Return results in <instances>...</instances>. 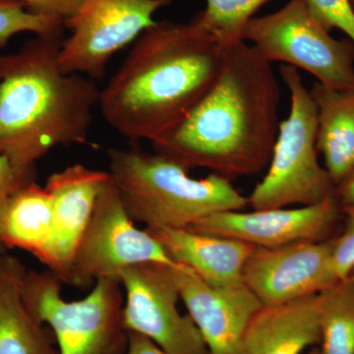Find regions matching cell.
I'll list each match as a JSON object with an SVG mask.
<instances>
[{
	"label": "cell",
	"instance_id": "obj_26",
	"mask_svg": "<svg viewBox=\"0 0 354 354\" xmlns=\"http://www.w3.org/2000/svg\"><path fill=\"white\" fill-rule=\"evenodd\" d=\"M32 12L57 16L64 21L76 13L82 0H19Z\"/></svg>",
	"mask_w": 354,
	"mask_h": 354
},
{
	"label": "cell",
	"instance_id": "obj_7",
	"mask_svg": "<svg viewBox=\"0 0 354 354\" xmlns=\"http://www.w3.org/2000/svg\"><path fill=\"white\" fill-rule=\"evenodd\" d=\"M244 41L268 62L308 72L326 88H354V43L337 39L307 0H290L274 12L249 21Z\"/></svg>",
	"mask_w": 354,
	"mask_h": 354
},
{
	"label": "cell",
	"instance_id": "obj_20",
	"mask_svg": "<svg viewBox=\"0 0 354 354\" xmlns=\"http://www.w3.org/2000/svg\"><path fill=\"white\" fill-rule=\"evenodd\" d=\"M320 297L321 354H354V281L341 279Z\"/></svg>",
	"mask_w": 354,
	"mask_h": 354
},
{
	"label": "cell",
	"instance_id": "obj_30",
	"mask_svg": "<svg viewBox=\"0 0 354 354\" xmlns=\"http://www.w3.org/2000/svg\"><path fill=\"white\" fill-rule=\"evenodd\" d=\"M348 277L354 281V268L353 269V271H351V274H349Z\"/></svg>",
	"mask_w": 354,
	"mask_h": 354
},
{
	"label": "cell",
	"instance_id": "obj_18",
	"mask_svg": "<svg viewBox=\"0 0 354 354\" xmlns=\"http://www.w3.org/2000/svg\"><path fill=\"white\" fill-rule=\"evenodd\" d=\"M318 111L317 147L335 186L354 169V88L335 90L314 83Z\"/></svg>",
	"mask_w": 354,
	"mask_h": 354
},
{
	"label": "cell",
	"instance_id": "obj_17",
	"mask_svg": "<svg viewBox=\"0 0 354 354\" xmlns=\"http://www.w3.org/2000/svg\"><path fill=\"white\" fill-rule=\"evenodd\" d=\"M26 270L15 256L0 258V354H59L53 330L23 300Z\"/></svg>",
	"mask_w": 354,
	"mask_h": 354
},
{
	"label": "cell",
	"instance_id": "obj_29",
	"mask_svg": "<svg viewBox=\"0 0 354 354\" xmlns=\"http://www.w3.org/2000/svg\"><path fill=\"white\" fill-rule=\"evenodd\" d=\"M307 354H321L320 348H317V346H313L311 348Z\"/></svg>",
	"mask_w": 354,
	"mask_h": 354
},
{
	"label": "cell",
	"instance_id": "obj_3",
	"mask_svg": "<svg viewBox=\"0 0 354 354\" xmlns=\"http://www.w3.org/2000/svg\"><path fill=\"white\" fill-rule=\"evenodd\" d=\"M64 31L38 35L0 55V155L16 167L36 165L58 146L88 144L97 83L60 68Z\"/></svg>",
	"mask_w": 354,
	"mask_h": 354
},
{
	"label": "cell",
	"instance_id": "obj_10",
	"mask_svg": "<svg viewBox=\"0 0 354 354\" xmlns=\"http://www.w3.org/2000/svg\"><path fill=\"white\" fill-rule=\"evenodd\" d=\"M176 266L141 263L120 272L125 328L152 339L169 354H209L194 321L177 307L180 291Z\"/></svg>",
	"mask_w": 354,
	"mask_h": 354
},
{
	"label": "cell",
	"instance_id": "obj_25",
	"mask_svg": "<svg viewBox=\"0 0 354 354\" xmlns=\"http://www.w3.org/2000/svg\"><path fill=\"white\" fill-rule=\"evenodd\" d=\"M37 178L36 165L19 167L11 164L8 158L0 155V213L8 200L28 184ZM7 249L0 242V258L7 254Z\"/></svg>",
	"mask_w": 354,
	"mask_h": 354
},
{
	"label": "cell",
	"instance_id": "obj_24",
	"mask_svg": "<svg viewBox=\"0 0 354 354\" xmlns=\"http://www.w3.org/2000/svg\"><path fill=\"white\" fill-rule=\"evenodd\" d=\"M346 215L344 230L334 239L332 269L337 281L348 278L354 268V206L342 207Z\"/></svg>",
	"mask_w": 354,
	"mask_h": 354
},
{
	"label": "cell",
	"instance_id": "obj_2",
	"mask_svg": "<svg viewBox=\"0 0 354 354\" xmlns=\"http://www.w3.org/2000/svg\"><path fill=\"white\" fill-rule=\"evenodd\" d=\"M225 48L198 15L157 21L100 91L104 120L131 142H153L183 120L215 85Z\"/></svg>",
	"mask_w": 354,
	"mask_h": 354
},
{
	"label": "cell",
	"instance_id": "obj_21",
	"mask_svg": "<svg viewBox=\"0 0 354 354\" xmlns=\"http://www.w3.org/2000/svg\"><path fill=\"white\" fill-rule=\"evenodd\" d=\"M271 0H207L197 14L223 48L244 41V31L254 14Z\"/></svg>",
	"mask_w": 354,
	"mask_h": 354
},
{
	"label": "cell",
	"instance_id": "obj_27",
	"mask_svg": "<svg viewBox=\"0 0 354 354\" xmlns=\"http://www.w3.org/2000/svg\"><path fill=\"white\" fill-rule=\"evenodd\" d=\"M129 344L127 354H169L149 337L136 332H128Z\"/></svg>",
	"mask_w": 354,
	"mask_h": 354
},
{
	"label": "cell",
	"instance_id": "obj_22",
	"mask_svg": "<svg viewBox=\"0 0 354 354\" xmlns=\"http://www.w3.org/2000/svg\"><path fill=\"white\" fill-rule=\"evenodd\" d=\"M64 21L57 16L32 12L19 0H0V48L19 32L50 35L64 31Z\"/></svg>",
	"mask_w": 354,
	"mask_h": 354
},
{
	"label": "cell",
	"instance_id": "obj_31",
	"mask_svg": "<svg viewBox=\"0 0 354 354\" xmlns=\"http://www.w3.org/2000/svg\"><path fill=\"white\" fill-rule=\"evenodd\" d=\"M349 2H351V6L353 7L354 11V0H349Z\"/></svg>",
	"mask_w": 354,
	"mask_h": 354
},
{
	"label": "cell",
	"instance_id": "obj_9",
	"mask_svg": "<svg viewBox=\"0 0 354 354\" xmlns=\"http://www.w3.org/2000/svg\"><path fill=\"white\" fill-rule=\"evenodd\" d=\"M172 0H82L65 28L71 36L60 50V68L101 80L116 53L136 39L157 21L153 16Z\"/></svg>",
	"mask_w": 354,
	"mask_h": 354
},
{
	"label": "cell",
	"instance_id": "obj_14",
	"mask_svg": "<svg viewBox=\"0 0 354 354\" xmlns=\"http://www.w3.org/2000/svg\"><path fill=\"white\" fill-rule=\"evenodd\" d=\"M109 178V171L77 164L51 174L44 186L53 199V227L39 261L64 283L97 197Z\"/></svg>",
	"mask_w": 354,
	"mask_h": 354
},
{
	"label": "cell",
	"instance_id": "obj_6",
	"mask_svg": "<svg viewBox=\"0 0 354 354\" xmlns=\"http://www.w3.org/2000/svg\"><path fill=\"white\" fill-rule=\"evenodd\" d=\"M62 279L50 270H26V306L53 330L59 354H127L128 330L123 320L124 290L118 277L97 279L83 299L66 301Z\"/></svg>",
	"mask_w": 354,
	"mask_h": 354
},
{
	"label": "cell",
	"instance_id": "obj_8",
	"mask_svg": "<svg viewBox=\"0 0 354 354\" xmlns=\"http://www.w3.org/2000/svg\"><path fill=\"white\" fill-rule=\"evenodd\" d=\"M148 262L177 264L155 237L135 227L111 177L97 197L65 283L88 288L97 279L118 277L125 268Z\"/></svg>",
	"mask_w": 354,
	"mask_h": 354
},
{
	"label": "cell",
	"instance_id": "obj_28",
	"mask_svg": "<svg viewBox=\"0 0 354 354\" xmlns=\"http://www.w3.org/2000/svg\"><path fill=\"white\" fill-rule=\"evenodd\" d=\"M335 196L341 207L354 206V169L335 186Z\"/></svg>",
	"mask_w": 354,
	"mask_h": 354
},
{
	"label": "cell",
	"instance_id": "obj_1",
	"mask_svg": "<svg viewBox=\"0 0 354 354\" xmlns=\"http://www.w3.org/2000/svg\"><path fill=\"white\" fill-rule=\"evenodd\" d=\"M281 97L271 62L245 41L232 44L225 48L214 87L183 120L151 142L153 153L230 181L255 176L271 160Z\"/></svg>",
	"mask_w": 354,
	"mask_h": 354
},
{
	"label": "cell",
	"instance_id": "obj_23",
	"mask_svg": "<svg viewBox=\"0 0 354 354\" xmlns=\"http://www.w3.org/2000/svg\"><path fill=\"white\" fill-rule=\"evenodd\" d=\"M310 8L329 31L339 29L354 43V11L349 0H307Z\"/></svg>",
	"mask_w": 354,
	"mask_h": 354
},
{
	"label": "cell",
	"instance_id": "obj_15",
	"mask_svg": "<svg viewBox=\"0 0 354 354\" xmlns=\"http://www.w3.org/2000/svg\"><path fill=\"white\" fill-rule=\"evenodd\" d=\"M320 341L319 292L261 307L248 324L241 354H302Z\"/></svg>",
	"mask_w": 354,
	"mask_h": 354
},
{
	"label": "cell",
	"instance_id": "obj_5",
	"mask_svg": "<svg viewBox=\"0 0 354 354\" xmlns=\"http://www.w3.org/2000/svg\"><path fill=\"white\" fill-rule=\"evenodd\" d=\"M279 73L290 92V113L279 122L267 174L248 197L253 209L311 206L335 196V184L319 162L315 102L299 70L281 64Z\"/></svg>",
	"mask_w": 354,
	"mask_h": 354
},
{
	"label": "cell",
	"instance_id": "obj_19",
	"mask_svg": "<svg viewBox=\"0 0 354 354\" xmlns=\"http://www.w3.org/2000/svg\"><path fill=\"white\" fill-rule=\"evenodd\" d=\"M53 205L50 193L35 183L16 192L0 213V242L39 258L50 241Z\"/></svg>",
	"mask_w": 354,
	"mask_h": 354
},
{
	"label": "cell",
	"instance_id": "obj_12",
	"mask_svg": "<svg viewBox=\"0 0 354 354\" xmlns=\"http://www.w3.org/2000/svg\"><path fill=\"white\" fill-rule=\"evenodd\" d=\"M341 205L335 196L298 208L227 211L198 221L188 230L276 248L304 241H325L339 220Z\"/></svg>",
	"mask_w": 354,
	"mask_h": 354
},
{
	"label": "cell",
	"instance_id": "obj_16",
	"mask_svg": "<svg viewBox=\"0 0 354 354\" xmlns=\"http://www.w3.org/2000/svg\"><path fill=\"white\" fill-rule=\"evenodd\" d=\"M145 230L162 244L172 261L189 268L208 285L225 288L244 283V265L255 246L189 230Z\"/></svg>",
	"mask_w": 354,
	"mask_h": 354
},
{
	"label": "cell",
	"instance_id": "obj_4",
	"mask_svg": "<svg viewBox=\"0 0 354 354\" xmlns=\"http://www.w3.org/2000/svg\"><path fill=\"white\" fill-rule=\"evenodd\" d=\"M108 153L109 174L128 215L146 227L188 230L209 215L248 205L232 181L215 174L193 178L183 165L134 147Z\"/></svg>",
	"mask_w": 354,
	"mask_h": 354
},
{
	"label": "cell",
	"instance_id": "obj_13",
	"mask_svg": "<svg viewBox=\"0 0 354 354\" xmlns=\"http://www.w3.org/2000/svg\"><path fill=\"white\" fill-rule=\"evenodd\" d=\"M180 299L206 342L209 354H241L248 324L263 306L245 285L215 288L189 268L176 266Z\"/></svg>",
	"mask_w": 354,
	"mask_h": 354
},
{
	"label": "cell",
	"instance_id": "obj_11",
	"mask_svg": "<svg viewBox=\"0 0 354 354\" xmlns=\"http://www.w3.org/2000/svg\"><path fill=\"white\" fill-rule=\"evenodd\" d=\"M333 248L334 239L276 248L255 247L244 265V283L263 306L316 295L337 283Z\"/></svg>",
	"mask_w": 354,
	"mask_h": 354
}]
</instances>
